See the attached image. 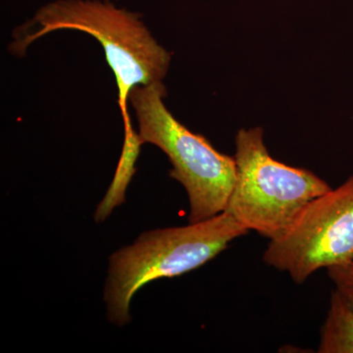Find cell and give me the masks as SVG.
<instances>
[{"label":"cell","mask_w":353,"mask_h":353,"mask_svg":"<svg viewBox=\"0 0 353 353\" xmlns=\"http://www.w3.org/2000/svg\"><path fill=\"white\" fill-rule=\"evenodd\" d=\"M269 266L303 284L320 269L353 262V175L316 197L263 254Z\"/></svg>","instance_id":"5b68a950"},{"label":"cell","mask_w":353,"mask_h":353,"mask_svg":"<svg viewBox=\"0 0 353 353\" xmlns=\"http://www.w3.org/2000/svg\"><path fill=\"white\" fill-rule=\"evenodd\" d=\"M319 353H353V306L338 290L330 299L326 319L320 331Z\"/></svg>","instance_id":"8992f818"},{"label":"cell","mask_w":353,"mask_h":353,"mask_svg":"<svg viewBox=\"0 0 353 353\" xmlns=\"http://www.w3.org/2000/svg\"><path fill=\"white\" fill-rule=\"evenodd\" d=\"M236 146V183L225 211L248 232L280 238L309 202L332 190L313 172L274 159L262 128L241 129Z\"/></svg>","instance_id":"277c9868"},{"label":"cell","mask_w":353,"mask_h":353,"mask_svg":"<svg viewBox=\"0 0 353 353\" xmlns=\"http://www.w3.org/2000/svg\"><path fill=\"white\" fill-rule=\"evenodd\" d=\"M38 29L18 32L10 50L24 55L37 39L58 30H76L101 43L119 90L126 145L138 143L132 131L127 102L132 88L162 82L170 66L171 53L157 43L137 14L116 8L110 2L59 0L39 9L29 26Z\"/></svg>","instance_id":"6da1fadb"},{"label":"cell","mask_w":353,"mask_h":353,"mask_svg":"<svg viewBox=\"0 0 353 353\" xmlns=\"http://www.w3.org/2000/svg\"><path fill=\"white\" fill-rule=\"evenodd\" d=\"M248 233L224 211L185 227L141 234L132 245L110 257L104 290L108 319L117 326L128 324L132 296L143 285L199 268L226 250L231 241Z\"/></svg>","instance_id":"7a4b0ae2"},{"label":"cell","mask_w":353,"mask_h":353,"mask_svg":"<svg viewBox=\"0 0 353 353\" xmlns=\"http://www.w3.org/2000/svg\"><path fill=\"white\" fill-rule=\"evenodd\" d=\"M329 278L336 290L343 294L353 306V262L327 269Z\"/></svg>","instance_id":"52a82bcc"},{"label":"cell","mask_w":353,"mask_h":353,"mask_svg":"<svg viewBox=\"0 0 353 353\" xmlns=\"http://www.w3.org/2000/svg\"><path fill=\"white\" fill-rule=\"evenodd\" d=\"M166 94L162 82L137 85L129 101L138 118L139 143H152L166 153L173 165L170 176L187 190L189 223L194 224L224 212L236 183V160L181 124L164 105Z\"/></svg>","instance_id":"3957f363"}]
</instances>
